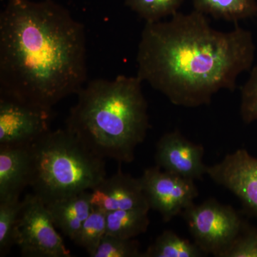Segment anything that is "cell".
Here are the masks:
<instances>
[{
    "label": "cell",
    "instance_id": "cell-21",
    "mask_svg": "<svg viewBox=\"0 0 257 257\" xmlns=\"http://www.w3.org/2000/svg\"><path fill=\"white\" fill-rule=\"evenodd\" d=\"M220 257H257V227L244 222Z\"/></svg>",
    "mask_w": 257,
    "mask_h": 257
},
{
    "label": "cell",
    "instance_id": "cell-20",
    "mask_svg": "<svg viewBox=\"0 0 257 257\" xmlns=\"http://www.w3.org/2000/svg\"><path fill=\"white\" fill-rule=\"evenodd\" d=\"M142 253L138 240L106 234L92 257H142Z\"/></svg>",
    "mask_w": 257,
    "mask_h": 257
},
{
    "label": "cell",
    "instance_id": "cell-12",
    "mask_svg": "<svg viewBox=\"0 0 257 257\" xmlns=\"http://www.w3.org/2000/svg\"><path fill=\"white\" fill-rule=\"evenodd\" d=\"M31 144L0 145V199L20 196L30 186Z\"/></svg>",
    "mask_w": 257,
    "mask_h": 257
},
{
    "label": "cell",
    "instance_id": "cell-16",
    "mask_svg": "<svg viewBox=\"0 0 257 257\" xmlns=\"http://www.w3.org/2000/svg\"><path fill=\"white\" fill-rule=\"evenodd\" d=\"M204 255L194 241L184 239L172 230H165L142 253V257H201Z\"/></svg>",
    "mask_w": 257,
    "mask_h": 257
},
{
    "label": "cell",
    "instance_id": "cell-17",
    "mask_svg": "<svg viewBox=\"0 0 257 257\" xmlns=\"http://www.w3.org/2000/svg\"><path fill=\"white\" fill-rule=\"evenodd\" d=\"M20 196L0 199V256L10 253L16 244L17 225L21 210Z\"/></svg>",
    "mask_w": 257,
    "mask_h": 257
},
{
    "label": "cell",
    "instance_id": "cell-22",
    "mask_svg": "<svg viewBox=\"0 0 257 257\" xmlns=\"http://www.w3.org/2000/svg\"><path fill=\"white\" fill-rule=\"evenodd\" d=\"M240 114L246 124L257 122V63L241 87Z\"/></svg>",
    "mask_w": 257,
    "mask_h": 257
},
{
    "label": "cell",
    "instance_id": "cell-18",
    "mask_svg": "<svg viewBox=\"0 0 257 257\" xmlns=\"http://www.w3.org/2000/svg\"><path fill=\"white\" fill-rule=\"evenodd\" d=\"M106 214L105 211L94 207L73 241L86 250L89 256H92L106 234Z\"/></svg>",
    "mask_w": 257,
    "mask_h": 257
},
{
    "label": "cell",
    "instance_id": "cell-1",
    "mask_svg": "<svg viewBox=\"0 0 257 257\" xmlns=\"http://www.w3.org/2000/svg\"><path fill=\"white\" fill-rule=\"evenodd\" d=\"M255 52L248 30L236 25L219 31L199 12H178L168 21L145 25L137 76L175 105L197 107L219 91H234L240 74L252 67Z\"/></svg>",
    "mask_w": 257,
    "mask_h": 257
},
{
    "label": "cell",
    "instance_id": "cell-6",
    "mask_svg": "<svg viewBox=\"0 0 257 257\" xmlns=\"http://www.w3.org/2000/svg\"><path fill=\"white\" fill-rule=\"evenodd\" d=\"M46 204L35 194L22 201L17 225L16 245L26 257H71L55 229Z\"/></svg>",
    "mask_w": 257,
    "mask_h": 257
},
{
    "label": "cell",
    "instance_id": "cell-19",
    "mask_svg": "<svg viewBox=\"0 0 257 257\" xmlns=\"http://www.w3.org/2000/svg\"><path fill=\"white\" fill-rule=\"evenodd\" d=\"M184 0H125L128 8L147 23L161 21L178 13Z\"/></svg>",
    "mask_w": 257,
    "mask_h": 257
},
{
    "label": "cell",
    "instance_id": "cell-13",
    "mask_svg": "<svg viewBox=\"0 0 257 257\" xmlns=\"http://www.w3.org/2000/svg\"><path fill=\"white\" fill-rule=\"evenodd\" d=\"M47 207L55 226L72 241L94 209L89 191L59 199Z\"/></svg>",
    "mask_w": 257,
    "mask_h": 257
},
{
    "label": "cell",
    "instance_id": "cell-5",
    "mask_svg": "<svg viewBox=\"0 0 257 257\" xmlns=\"http://www.w3.org/2000/svg\"><path fill=\"white\" fill-rule=\"evenodd\" d=\"M194 243L205 254L220 257L245 221L231 206L210 199L182 212Z\"/></svg>",
    "mask_w": 257,
    "mask_h": 257
},
{
    "label": "cell",
    "instance_id": "cell-10",
    "mask_svg": "<svg viewBox=\"0 0 257 257\" xmlns=\"http://www.w3.org/2000/svg\"><path fill=\"white\" fill-rule=\"evenodd\" d=\"M204 148L177 130L164 134L157 142L155 162L162 170L195 181L207 175Z\"/></svg>",
    "mask_w": 257,
    "mask_h": 257
},
{
    "label": "cell",
    "instance_id": "cell-9",
    "mask_svg": "<svg viewBox=\"0 0 257 257\" xmlns=\"http://www.w3.org/2000/svg\"><path fill=\"white\" fill-rule=\"evenodd\" d=\"M52 111L0 96V145L31 144L50 131Z\"/></svg>",
    "mask_w": 257,
    "mask_h": 257
},
{
    "label": "cell",
    "instance_id": "cell-8",
    "mask_svg": "<svg viewBox=\"0 0 257 257\" xmlns=\"http://www.w3.org/2000/svg\"><path fill=\"white\" fill-rule=\"evenodd\" d=\"M207 175L241 201L245 210L257 218V158L245 149L228 154L207 167Z\"/></svg>",
    "mask_w": 257,
    "mask_h": 257
},
{
    "label": "cell",
    "instance_id": "cell-2",
    "mask_svg": "<svg viewBox=\"0 0 257 257\" xmlns=\"http://www.w3.org/2000/svg\"><path fill=\"white\" fill-rule=\"evenodd\" d=\"M87 77L82 23L53 0H8L0 15V96L52 111Z\"/></svg>",
    "mask_w": 257,
    "mask_h": 257
},
{
    "label": "cell",
    "instance_id": "cell-3",
    "mask_svg": "<svg viewBox=\"0 0 257 257\" xmlns=\"http://www.w3.org/2000/svg\"><path fill=\"white\" fill-rule=\"evenodd\" d=\"M143 82L138 76L120 75L84 84L65 127L97 156L131 163L150 128Z\"/></svg>",
    "mask_w": 257,
    "mask_h": 257
},
{
    "label": "cell",
    "instance_id": "cell-14",
    "mask_svg": "<svg viewBox=\"0 0 257 257\" xmlns=\"http://www.w3.org/2000/svg\"><path fill=\"white\" fill-rule=\"evenodd\" d=\"M147 208L106 212V234L122 239H135L150 226Z\"/></svg>",
    "mask_w": 257,
    "mask_h": 257
},
{
    "label": "cell",
    "instance_id": "cell-15",
    "mask_svg": "<svg viewBox=\"0 0 257 257\" xmlns=\"http://www.w3.org/2000/svg\"><path fill=\"white\" fill-rule=\"evenodd\" d=\"M194 10L216 19L237 23L257 15L256 0H192Z\"/></svg>",
    "mask_w": 257,
    "mask_h": 257
},
{
    "label": "cell",
    "instance_id": "cell-7",
    "mask_svg": "<svg viewBox=\"0 0 257 257\" xmlns=\"http://www.w3.org/2000/svg\"><path fill=\"white\" fill-rule=\"evenodd\" d=\"M150 209L169 222L194 204L199 195L194 181L162 170L157 166L145 169L140 177Z\"/></svg>",
    "mask_w": 257,
    "mask_h": 257
},
{
    "label": "cell",
    "instance_id": "cell-11",
    "mask_svg": "<svg viewBox=\"0 0 257 257\" xmlns=\"http://www.w3.org/2000/svg\"><path fill=\"white\" fill-rule=\"evenodd\" d=\"M93 207L105 212L125 209H150L140 178H135L121 170L106 177L90 190Z\"/></svg>",
    "mask_w": 257,
    "mask_h": 257
},
{
    "label": "cell",
    "instance_id": "cell-4",
    "mask_svg": "<svg viewBox=\"0 0 257 257\" xmlns=\"http://www.w3.org/2000/svg\"><path fill=\"white\" fill-rule=\"evenodd\" d=\"M33 194L46 205L92 190L106 177L104 159L67 128L47 132L31 144Z\"/></svg>",
    "mask_w": 257,
    "mask_h": 257
}]
</instances>
